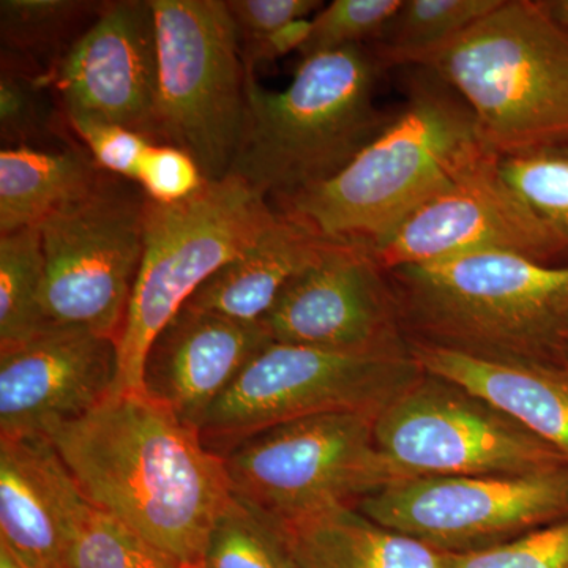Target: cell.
<instances>
[{"label":"cell","mask_w":568,"mask_h":568,"mask_svg":"<svg viewBox=\"0 0 568 568\" xmlns=\"http://www.w3.org/2000/svg\"><path fill=\"white\" fill-rule=\"evenodd\" d=\"M102 174L78 151L33 145L0 152V234L39 226L55 209L88 192Z\"/></svg>","instance_id":"obj_22"},{"label":"cell","mask_w":568,"mask_h":568,"mask_svg":"<svg viewBox=\"0 0 568 568\" xmlns=\"http://www.w3.org/2000/svg\"><path fill=\"white\" fill-rule=\"evenodd\" d=\"M558 365L566 366L568 368V334L566 339H564V345L560 347L558 355Z\"/></svg>","instance_id":"obj_38"},{"label":"cell","mask_w":568,"mask_h":568,"mask_svg":"<svg viewBox=\"0 0 568 568\" xmlns=\"http://www.w3.org/2000/svg\"><path fill=\"white\" fill-rule=\"evenodd\" d=\"M403 0H334L313 20L312 36L302 48V58L355 44H373Z\"/></svg>","instance_id":"obj_28"},{"label":"cell","mask_w":568,"mask_h":568,"mask_svg":"<svg viewBox=\"0 0 568 568\" xmlns=\"http://www.w3.org/2000/svg\"><path fill=\"white\" fill-rule=\"evenodd\" d=\"M409 65L462 97L496 155L568 141V29L545 0H503Z\"/></svg>","instance_id":"obj_5"},{"label":"cell","mask_w":568,"mask_h":568,"mask_svg":"<svg viewBox=\"0 0 568 568\" xmlns=\"http://www.w3.org/2000/svg\"><path fill=\"white\" fill-rule=\"evenodd\" d=\"M276 526L294 568H446L444 552L381 526L357 508Z\"/></svg>","instance_id":"obj_21"},{"label":"cell","mask_w":568,"mask_h":568,"mask_svg":"<svg viewBox=\"0 0 568 568\" xmlns=\"http://www.w3.org/2000/svg\"><path fill=\"white\" fill-rule=\"evenodd\" d=\"M44 268L39 226L0 234V349L43 332Z\"/></svg>","instance_id":"obj_24"},{"label":"cell","mask_w":568,"mask_h":568,"mask_svg":"<svg viewBox=\"0 0 568 568\" xmlns=\"http://www.w3.org/2000/svg\"><path fill=\"white\" fill-rule=\"evenodd\" d=\"M93 3L73 0H2L0 32L3 47L43 50L69 31Z\"/></svg>","instance_id":"obj_29"},{"label":"cell","mask_w":568,"mask_h":568,"mask_svg":"<svg viewBox=\"0 0 568 568\" xmlns=\"http://www.w3.org/2000/svg\"><path fill=\"white\" fill-rule=\"evenodd\" d=\"M496 171L568 265V141L496 155Z\"/></svg>","instance_id":"obj_23"},{"label":"cell","mask_w":568,"mask_h":568,"mask_svg":"<svg viewBox=\"0 0 568 568\" xmlns=\"http://www.w3.org/2000/svg\"><path fill=\"white\" fill-rule=\"evenodd\" d=\"M552 17L568 29V0H545Z\"/></svg>","instance_id":"obj_36"},{"label":"cell","mask_w":568,"mask_h":568,"mask_svg":"<svg viewBox=\"0 0 568 568\" xmlns=\"http://www.w3.org/2000/svg\"><path fill=\"white\" fill-rule=\"evenodd\" d=\"M503 0H403L372 44L384 65H409L418 55L487 17Z\"/></svg>","instance_id":"obj_25"},{"label":"cell","mask_w":568,"mask_h":568,"mask_svg":"<svg viewBox=\"0 0 568 568\" xmlns=\"http://www.w3.org/2000/svg\"><path fill=\"white\" fill-rule=\"evenodd\" d=\"M119 345L111 336L43 331L0 349V437L47 436L114 392Z\"/></svg>","instance_id":"obj_16"},{"label":"cell","mask_w":568,"mask_h":568,"mask_svg":"<svg viewBox=\"0 0 568 568\" xmlns=\"http://www.w3.org/2000/svg\"><path fill=\"white\" fill-rule=\"evenodd\" d=\"M282 219L237 175L205 182L175 204L145 197L144 252L122 334L112 394H142L145 355L164 325L213 274L253 248Z\"/></svg>","instance_id":"obj_6"},{"label":"cell","mask_w":568,"mask_h":568,"mask_svg":"<svg viewBox=\"0 0 568 568\" xmlns=\"http://www.w3.org/2000/svg\"><path fill=\"white\" fill-rule=\"evenodd\" d=\"M0 568H24L11 556V552L6 547L0 545Z\"/></svg>","instance_id":"obj_37"},{"label":"cell","mask_w":568,"mask_h":568,"mask_svg":"<svg viewBox=\"0 0 568 568\" xmlns=\"http://www.w3.org/2000/svg\"><path fill=\"white\" fill-rule=\"evenodd\" d=\"M245 67L244 138L230 174L276 204L342 173L394 118L376 104L387 67L372 44L302 59L282 92Z\"/></svg>","instance_id":"obj_3"},{"label":"cell","mask_w":568,"mask_h":568,"mask_svg":"<svg viewBox=\"0 0 568 568\" xmlns=\"http://www.w3.org/2000/svg\"><path fill=\"white\" fill-rule=\"evenodd\" d=\"M446 568H568V518L517 540L465 555H444Z\"/></svg>","instance_id":"obj_30"},{"label":"cell","mask_w":568,"mask_h":568,"mask_svg":"<svg viewBox=\"0 0 568 568\" xmlns=\"http://www.w3.org/2000/svg\"><path fill=\"white\" fill-rule=\"evenodd\" d=\"M84 497L47 437H0V545L22 567L65 568Z\"/></svg>","instance_id":"obj_18"},{"label":"cell","mask_w":568,"mask_h":568,"mask_svg":"<svg viewBox=\"0 0 568 568\" xmlns=\"http://www.w3.org/2000/svg\"><path fill=\"white\" fill-rule=\"evenodd\" d=\"M44 437L93 506L181 566H203L234 493L223 455L194 426L144 394L121 392Z\"/></svg>","instance_id":"obj_1"},{"label":"cell","mask_w":568,"mask_h":568,"mask_svg":"<svg viewBox=\"0 0 568 568\" xmlns=\"http://www.w3.org/2000/svg\"><path fill=\"white\" fill-rule=\"evenodd\" d=\"M375 439L399 480L521 476L568 465L515 418L425 372L377 413Z\"/></svg>","instance_id":"obj_11"},{"label":"cell","mask_w":568,"mask_h":568,"mask_svg":"<svg viewBox=\"0 0 568 568\" xmlns=\"http://www.w3.org/2000/svg\"><path fill=\"white\" fill-rule=\"evenodd\" d=\"M100 174L88 192L39 224L44 254L43 331L119 339L144 252L145 194Z\"/></svg>","instance_id":"obj_9"},{"label":"cell","mask_w":568,"mask_h":568,"mask_svg":"<svg viewBox=\"0 0 568 568\" xmlns=\"http://www.w3.org/2000/svg\"><path fill=\"white\" fill-rule=\"evenodd\" d=\"M355 508L444 555L481 551L568 518V465L521 476L403 478Z\"/></svg>","instance_id":"obj_12"},{"label":"cell","mask_w":568,"mask_h":568,"mask_svg":"<svg viewBox=\"0 0 568 568\" xmlns=\"http://www.w3.org/2000/svg\"><path fill=\"white\" fill-rule=\"evenodd\" d=\"M368 250L386 274L484 252L518 253L559 265L547 234L500 181L493 152Z\"/></svg>","instance_id":"obj_15"},{"label":"cell","mask_w":568,"mask_h":568,"mask_svg":"<svg viewBox=\"0 0 568 568\" xmlns=\"http://www.w3.org/2000/svg\"><path fill=\"white\" fill-rule=\"evenodd\" d=\"M40 108L32 81L13 71H2L0 80V132L6 148L29 145L40 134Z\"/></svg>","instance_id":"obj_34"},{"label":"cell","mask_w":568,"mask_h":568,"mask_svg":"<svg viewBox=\"0 0 568 568\" xmlns=\"http://www.w3.org/2000/svg\"><path fill=\"white\" fill-rule=\"evenodd\" d=\"M200 568H294L274 519L234 495L213 526Z\"/></svg>","instance_id":"obj_27"},{"label":"cell","mask_w":568,"mask_h":568,"mask_svg":"<svg viewBox=\"0 0 568 568\" xmlns=\"http://www.w3.org/2000/svg\"><path fill=\"white\" fill-rule=\"evenodd\" d=\"M67 119L115 123L155 144L159 52L149 0L103 7L52 70Z\"/></svg>","instance_id":"obj_14"},{"label":"cell","mask_w":568,"mask_h":568,"mask_svg":"<svg viewBox=\"0 0 568 568\" xmlns=\"http://www.w3.org/2000/svg\"><path fill=\"white\" fill-rule=\"evenodd\" d=\"M271 343L261 324L182 306L149 346L142 394L197 429L246 365Z\"/></svg>","instance_id":"obj_17"},{"label":"cell","mask_w":568,"mask_h":568,"mask_svg":"<svg viewBox=\"0 0 568 568\" xmlns=\"http://www.w3.org/2000/svg\"><path fill=\"white\" fill-rule=\"evenodd\" d=\"M335 242L283 215L248 252L213 274L185 302L186 308L260 324L286 283Z\"/></svg>","instance_id":"obj_20"},{"label":"cell","mask_w":568,"mask_h":568,"mask_svg":"<svg viewBox=\"0 0 568 568\" xmlns=\"http://www.w3.org/2000/svg\"><path fill=\"white\" fill-rule=\"evenodd\" d=\"M424 369L407 354H349L271 343L205 414L203 439L234 447L272 426L358 410L377 414Z\"/></svg>","instance_id":"obj_10"},{"label":"cell","mask_w":568,"mask_h":568,"mask_svg":"<svg viewBox=\"0 0 568 568\" xmlns=\"http://www.w3.org/2000/svg\"><path fill=\"white\" fill-rule=\"evenodd\" d=\"M155 18V144L182 149L205 182L233 170L244 138L246 67L241 36L220 0H149Z\"/></svg>","instance_id":"obj_7"},{"label":"cell","mask_w":568,"mask_h":568,"mask_svg":"<svg viewBox=\"0 0 568 568\" xmlns=\"http://www.w3.org/2000/svg\"><path fill=\"white\" fill-rule=\"evenodd\" d=\"M226 6L246 48L290 22L315 17L324 3L321 0H230Z\"/></svg>","instance_id":"obj_33"},{"label":"cell","mask_w":568,"mask_h":568,"mask_svg":"<svg viewBox=\"0 0 568 568\" xmlns=\"http://www.w3.org/2000/svg\"><path fill=\"white\" fill-rule=\"evenodd\" d=\"M313 20H295L290 24L283 26L278 31L271 33L265 39L257 41L252 47H246L244 52L245 65L253 67L257 62L274 61L283 58L293 51H301L312 36Z\"/></svg>","instance_id":"obj_35"},{"label":"cell","mask_w":568,"mask_h":568,"mask_svg":"<svg viewBox=\"0 0 568 568\" xmlns=\"http://www.w3.org/2000/svg\"><path fill=\"white\" fill-rule=\"evenodd\" d=\"M377 414H317L272 426L223 454L233 493L286 525L362 500L398 481L376 446Z\"/></svg>","instance_id":"obj_8"},{"label":"cell","mask_w":568,"mask_h":568,"mask_svg":"<svg viewBox=\"0 0 568 568\" xmlns=\"http://www.w3.org/2000/svg\"><path fill=\"white\" fill-rule=\"evenodd\" d=\"M65 568H185L88 497L69 528Z\"/></svg>","instance_id":"obj_26"},{"label":"cell","mask_w":568,"mask_h":568,"mask_svg":"<svg viewBox=\"0 0 568 568\" xmlns=\"http://www.w3.org/2000/svg\"><path fill=\"white\" fill-rule=\"evenodd\" d=\"M69 123L100 170L138 183L142 160L153 144L149 138L115 123L89 119H69Z\"/></svg>","instance_id":"obj_31"},{"label":"cell","mask_w":568,"mask_h":568,"mask_svg":"<svg viewBox=\"0 0 568 568\" xmlns=\"http://www.w3.org/2000/svg\"><path fill=\"white\" fill-rule=\"evenodd\" d=\"M205 179L192 156L170 144H152L142 160L138 185L149 200L175 204L203 189Z\"/></svg>","instance_id":"obj_32"},{"label":"cell","mask_w":568,"mask_h":568,"mask_svg":"<svg viewBox=\"0 0 568 568\" xmlns=\"http://www.w3.org/2000/svg\"><path fill=\"white\" fill-rule=\"evenodd\" d=\"M409 343L428 375L443 377L515 418L568 462V368L544 362L499 361Z\"/></svg>","instance_id":"obj_19"},{"label":"cell","mask_w":568,"mask_h":568,"mask_svg":"<svg viewBox=\"0 0 568 568\" xmlns=\"http://www.w3.org/2000/svg\"><path fill=\"white\" fill-rule=\"evenodd\" d=\"M387 278L407 339L558 365L568 334V265L484 252L395 268Z\"/></svg>","instance_id":"obj_4"},{"label":"cell","mask_w":568,"mask_h":568,"mask_svg":"<svg viewBox=\"0 0 568 568\" xmlns=\"http://www.w3.org/2000/svg\"><path fill=\"white\" fill-rule=\"evenodd\" d=\"M420 70L386 129L331 181L278 203L280 213L373 248L491 152L462 97Z\"/></svg>","instance_id":"obj_2"},{"label":"cell","mask_w":568,"mask_h":568,"mask_svg":"<svg viewBox=\"0 0 568 568\" xmlns=\"http://www.w3.org/2000/svg\"><path fill=\"white\" fill-rule=\"evenodd\" d=\"M272 342L349 354H407L387 274L368 246L335 242L294 275L260 321Z\"/></svg>","instance_id":"obj_13"}]
</instances>
